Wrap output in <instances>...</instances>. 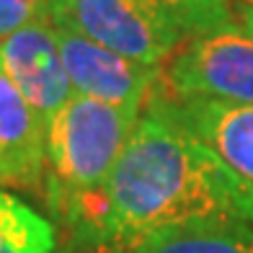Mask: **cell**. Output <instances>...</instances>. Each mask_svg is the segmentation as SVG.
<instances>
[{
	"mask_svg": "<svg viewBox=\"0 0 253 253\" xmlns=\"http://www.w3.org/2000/svg\"><path fill=\"white\" fill-rule=\"evenodd\" d=\"M194 222L253 225V186L145 103L109 183L65 230L78 251L129 253L145 238Z\"/></svg>",
	"mask_w": 253,
	"mask_h": 253,
	"instance_id": "obj_1",
	"label": "cell"
},
{
	"mask_svg": "<svg viewBox=\"0 0 253 253\" xmlns=\"http://www.w3.org/2000/svg\"><path fill=\"white\" fill-rule=\"evenodd\" d=\"M142 111L75 93L54 114L44 145V199L62 227L111 178Z\"/></svg>",
	"mask_w": 253,
	"mask_h": 253,
	"instance_id": "obj_2",
	"label": "cell"
},
{
	"mask_svg": "<svg viewBox=\"0 0 253 253\" xmlns=\"http://www.w3.org/2000/svg\"><path fill=\"white\" fill-rule=\"evenodd\" d=\"M54 26L147 67H163L183 44V31L153 0H52Z\"/></svg>",
	"mask_w": 253,
	"mask_h": 253,
	"instance_id": "obj_3",
	"label": "cell"
},
{
	"mask_svg": "<svg viewBox=\"0 0 253 253\" xmlns=\"http://www.w3.org/2000/svg\"><path fill=\"white\" fill-rule=\"evenodd\" d=\"M155 88L173 98L253 106V37L238 24L197 34L176 49Z\"/></svg>",
	"mask_w": 253,
	"mask_h": 253,
	"instance_id": "obj_4",
	"label": "cell"
},
{
	"mask_svg": "<svg viewBox=\"0 0 253 253\" xmlns=\"http://www.w3.org/2000/svg\"><path fill=\"white\" fill-rule=\"evenodd\" d=\"M0 65L39 117L44 129L54 114L75 96L62 65L54 24L47 16L0 39Z\"/></svg>",
	"mask_w": 253,
	"mask_h": 253,
	"instance_id": "obj_5",
	"label": "cell"
},
{
	"mask_svg": "<svg viewBox=\"0 0 253 253\" xmlns=\"http://www.w3.org/2000/svg\"><path fill=\"white\" fill-rule=\"evenodd\" d=\"M62 65L75 93L111 106L142 111L160 78V67H147L111 52L80 34L54 26Z\"/></svg>",
	"mask_w": 253,
	"mask_h": 253,
	"instance_id": "obj_6",
	"label": "cell"
},
{
	"mask_svg": "<svg viewBox=\"0 0 253 253\" xmlns=\"http://www.w3.org/2000/svg\"><path fill=\"white\" fill-rule=\"evenodd\" d=\"M147 103L191 132L253 186V106L204 98H173L153 88Z\"/></svg>",
	"mask_w": 253,
	"mask_h": 253,
	"instance_id": "obj_7",
	"label": "cell"
},
{
	"mask_svg": "<svg viewBox=\"0 0 253 253\" xmlns=\"http://www.w3.org/2000/svg\"><path fill=\"white\" fill-rule=\"evenodd\" d=\"M47 129L0 65V186L42 189Z\"/></svg>",
	"mask_w": 253,
	"mask_h": 253,
	"instance_id": "obj_8",
	"label": "cell"
},
{
	"mask_svg": "<svg viewBox=\"0 0 253 253\" xmlns=\"http://www.w3.org/2000/svg\"><path fill=\"white\" fill-rule=\"evenodd\" d=\"M129 253H253V225L194 222L145 238Z\"/></svg>",
	"mask_w": 253,
	"mask_h": 253,
	"instance_id": "obj_9",
	"label": "cell"
},
{
	"mask_svg": "<svg viewBox=\"0 0 253 253\" xmlns=\"http://www.w3.org/2000/svg\"><path fill=\"white\" fill-rule=\"evenodd\" d=\"M57 227L0 186V253H57Z\"/></svg>",
	"mask_w": 253,
	"mask_h": 253,
	"instance_id": "obj_10",
	"label": "cell"
},
{
	"mask_svg": "<svg viewBox=\"0 0 253 253\" xmlns=\"http://www.w3.org/2000/svg\"><path fill=\"white\" fill-rule=\"evenodd\" d=\"M178 24L183 34H207L233 26V3L230 0H153Z\"/></svg>",
	"mask_w": 253,
	"mask_h": 253,
	"instance_id": "obj_11",
	"label": "cell"
},
{
	"mask_svg": "<svg viewBox=\"0 0 253 253\" xmlns=\"http://www.w3.org/2000/svg\"><path fill=\"white\" fill-rule=\"evenodd\" d=\"M52 0H0V39L16 29L47 16Z\"/></svg>",
	"mask_w": 253,
	"mask_h": 253,
	"instance_id": "obj_12",
	"label": "cell"
},
{
	"mask_svg": "<svg viewBox=\"0 0 253 253\" xmlns=\"http://www.w3.org/2000/svg\"><path fill=\"white\" fill-rule=\"evenodd\" d=\"M240 26L253 37V0H248V3L240 8Z\"/></svg>",
	"mask_w": 253,
	"mask_h": 253,
	"instance_id": "obj_13",
	"label": "cell"
}]
</instances>
